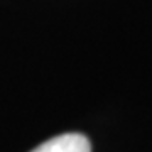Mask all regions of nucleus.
Instances as JSON below:
<instances>
[{"instance_id": "nucleus-1", "label": "nucleus", "mask_w": 152, "mask_h": 152, "mask_svg": "<svg viewBox=\"0 0 152 152\" xmlns=\"http://www.w3.org/2000/svg\"><path fill=\"white\" fill-rule=\"evenodd\" d=\"M32 152H91V145L81 134H63L41 144Z\"/></svg>"}]
</instances>
